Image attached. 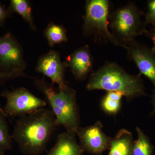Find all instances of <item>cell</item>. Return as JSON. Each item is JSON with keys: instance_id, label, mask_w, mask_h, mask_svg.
Returning <instances> with one entry per match:
<instances>
[{"instance_id": "obj_14", "label": "cell", "mask_w": 155, "mask_h": 155, "mask_svg": "<svg viewBox=\"0 0 155 155\" xmlns=\"http://www.w3.org/2000/svg\"><path fill=\"white\" fill-rule=\"evenodd\" d=\"M136 130L138 138L133 142L132 155H152L154 147L148 137L139 127Z\"/></svg>"}, {"instance_id": "obj_13", "label": "cell", "mask_w": 155, "mask_h": 155, "mask_svg": "<svg viewBox=\"0 0 155 155\" xmlns=\"http://www.w3.org/2000/svg\"><path fill=\"white\" fill-rule=\"evenodd\" d=\"M133 142L132 133L121 129L112 139L108 155H132Z\"/></svg>"}, {"instance_id": "obj_17", "label": "cell", "mask_w": 155, "mask_h": 155, "mask_svg": "<svg viewBox=\"0 0 155 155\" xmlns=\"http://www.w3.org/2000/svg\"><path fill=\"white\" fill-rule=\"evenodd\" d=\"M10 9L22 16L26 22H28L31 28L36 30L34 24L31 14V8L28 1L25 0H11Z\"/></svg>"}, {"instance_id": "obj_1", "label": "cell", "mask_w": 155, "mask_h": 155, "mask_svg": "<svg viewBox=\"0 0 155 155\" xmlns=\"http://www.w3.org/2000/svg\"><path fill=\"white\" fill-rule=\"evenodd\" d=\"M56 126L55 116L51 110L41 108L19 117L11 138L22 153L39 155L45 150Z\"/></svg>"}, {"instance_id": "obj_24", "label": "cell", "mask_w": 155, "mask_h": 155, "mask_svg": "<svg viewBox=\"0 0 155 155\" xmlns=\"http://www.w3.org/2000/svg\"><path fill=\"white\" fill-rule=\"evenodd\" d=\"M0 155H5V153H0Z\"/></svg>"}, {"instance_id": "obj_15", "label": "cell", "mask_w": 155, "mask_h": 155, "mask_svg": "<svg viewBox=\"0 0 155 155\" xmlns=\"http://www.w3.org/2000/svg\"><path fill=\"white\" fill-rule=\"evenodd\" d=\"M7 117L4 109L0 107V153H2L12 148V139L9 133Z\"/></svg>"}, {"instance_id": "obj_20", "label": "cell", "mask_w": 155, "mask_h": 155, "mask_svg": "<svg viewBox=\"0 0 155 155\" xmlns=\"http://www.w3.org/2000/svg\"><path fill=\"white\" fill-rule=\"evenodd\" d=\"M9 13L10 11L5 8L0 2V25L5 22L6 18L9 16Z\"/></svg>"}, {"instance_id": "obj_12", "label": "cell", "mask_w": 155, "mask_h": 155, "mask_svg": "<svg viewBox=\"0 0 155 155\" xmlns=\"http://www.w3.org/2000/svg\"><path fill=\"white\" fill-rule=\"evenodd\" d=\"M75 136L67 131L60 134L55 144L46 155H83L84 150Z\"/></svg>"}, {"instance_id": "obj_6", "label": "cell", "mask_w": 155, "mask_h": 155, "mask_svg": "<svg viewBox=\"0 0 155 155\" xmlns=\"http://www.w3.org/2000/svg\"><path fill=\"white\" fill-rule=\"evenodd\" d=\"M26 64L21 45L11 34L0 37V72L14 78L28 77L23 73Z\"/></svg>"}, {"instance_id": "obj_10", "label": "cell", "mask_w": 155, "mask_h": 155, "mask_svg": "<svg viewBox=\"0 0 155 155\" xmlns=\"http://www.w3.org/2000/svg\"><path fill=\"white\" fill-rule=\"evenodd\" d=\"M66 67L65 63L61 62L59 53L51 51L40 58L36 70L49 78L53 84H57L59 88H62L66 84L64 80Z\"/></svg>"}, {"instance_id": "obj_9", "label": "cell", "mask_w": 155, "mask_h": 155, "mask_svg": "<svg viewBox=\"0 0 155 155\" xmlns=\"http://www.w3.org/2000/svg\"><path fill=\"white\" fill-rule=\"evenodd\" d=\"M126 50L128 58L135 63L140 74L147 78L155 86V53L152 48L135 41Z\"/></svg>"}, {"instance_id": "obj_22", "label": "cell", "mask_w": 155, "mask_h": 155, "mask_svg": "<svg viewBox=\"0 0 155 155\" xmlns=\"http://www.w3.org/2000/svg\"><path fill=\"white\" fill-rule=\"evenodd\" d=\"M12 78H14L11 75L0 72V83Z\"/></svg>"}, {"instance_id": "obj_25", "label": "cell", "mask_w": 155, "mask_h": 155, "mask_svg": "<svg viewBox=\"0 0 155 155\" xmlns=\"http://www.w3.org/2000/svg\"></svg>"}, {"instance_id": "obj_8", "label": "cell", "mask_w": 155, "mask_h": 155, "mask_svg": "<svg viewBox=\"0 0 155 155\" xmlns=\"http://www.w3.org/2000/svg\"><path fill=\"white\" fill-rule=\"evenodd\" d=\"M103 127L101 122L98 121L91 126L80 128L77 134L84 151L101 155L109 149L112 138L104 133Z\"/></svg>"}, {"instance_id": "obj_5", "label": "cell", "mask_w": 155, "mask_h": 155, "mask_svg": "<svg viewBox=\"0 0 155 155\" xmlns=\"http://www.w3.org/2000/svg\"><path fill=\"white\" fill-rule=\"evenodd\" d=\"M109 2L107 0H89L86 2L83 17V30L85 35H94L96 39L110 41L116 45L118 42L108 28Z\"/></svg>"}, {"instance_id": "obj_3", "label": "cell", "mask_w": 155, "mask_h": 155, "mask_svg": "<svg viewBox=\"0 0 155 155\" xmlns=\"http://www.w3.org/2000/svg\"><path fill=\"white\" fill-rule=\"evenodd\" d=\"M35 84L44 94L56 118L57 126L76 135L80 129V115L76 92L67 84L56 90L44 81L35 79Z\"/></svg>"}, {"instance_id": "obj_18", "label": "cell", "mask_w": 155, "mask_h": 155, "mask_svg": "<svg viewBox=\"0 0 155 155\" xmlns=\"http://www.w3.org/2000/svg\"><path fill=\"white\" fill-rule=\"evenodd\" d=\"M121 101L114 99L106 94L102 100L101 107L105 112L110 114H117L121 108Z\"/></svg>"}, {"instance_id": "obj_2", "label": "cell", "mask_w": 155, "mask_h": 155, "mask_svg": "<svg viewBox=\"0 0 155 155\" xmlns=\"http://www.w3.org/2000/svg\"><path fill=\"white\" fill-rule=\"evenodd\" d=\"M86 88L120 92L128 100L146 95L140 75H130L115 63L105 64L92 73Z\"/></svg>"}, {"instance_id": "obj_7", "label": "cell", "mask_w": 155, "mask_h": 155, "mask_svg": "<svg viewBox=\"0 0 155 155\" xmlns=\"http://www.w3.org/2000/svg\"><path fill=\"white\" fill-rule=\"evenodd\" d=\"M1 95L6 100L4 110L7 116L21 117L47 105L45 101L35 96L24 87L5 91Z\"/></svg>"}, {"instance_id": "obj_21", "label": "cell", "mask_w": 155, "mask_h": 155, "mask_svg": "<svg viewBox=\"0 0 155 155\" xmlns=\"http://www.w3.org/2000/svg\"><path fill=\"white\" fill-rule=\"evenodd\" d=\"M146 35L152 41L153 43L152 49L155 53V27H153L150 30L147 31Z\"/></svg>"}, {"instance_id": "obj_23", "label": "cell", "mask_w": 155, "mask_h": 155, "mask_svg": "<svg viewBox=\"0 0 155 155\" xmlns=\"http://www.w3.org/2000/svg\"><path fill=\"white\" fill-rule=\"evenodd\" d=\"M152 102L154 107V112L155 113V89L153 90L152 95L151 96Z\"/></svg>"}, {"instance_id": "obj_11", "label": "cell", "mask_w": 155, "mask_h": 155, "mask_svg": "<svg viewBox=\"0 0 155 155\" xmlns=\"http://www.w3.org/2000/svg\"><path fill=\"white\" fill-rule=\"evenodd\" d=\"M64 63L66 67L71 68L77 79H86L93 68V58L88 46L76 50L67 58Z\"/></svg>"}, {"instance_id": "obj_4", "label": "cell", "mask_w": 155, "mask_h": 155, "mask_svg": "<svg viewBox=\"0 0 155 155\" xmlns=\"http://www.w3.org/2000/svg\"><path fill=\"white\" fill-rule=\"evenodd\" d=\"M142 13L133 4H130L114 11L111 17L112 34L122 47L135 42L136 37L146 34L147 30L141 20Z\"/></svg>"}, {"instance_id": "obj_19", "label": "cell", "mask_w": 155, "mask_h": 155, "mask_svg": "<svg viewBox=\"0 0 155 155\" xmlns=\"http://www.w3.org/2000/svg\"><path fill=\"white\" fill-rule=\"evenodd\" d=\"M145 25L155 27V0L148 1L147 12L145 15Z\"/></svg>"}, {"instance_id": "obj_16", "label": "cell", "mask_w": 155, "mask_h": 155, "mask_svg": "<svg viewBox=\"0 0 155 155\" xmlns=\"http://www.w3.org/2000/svg\"><path fill=\"white\" fill-rule=\"evenodd\" d=\"M45 35L51 47L68 41L66 30L61 25L51 22L45 31Z\"/></svg>"}]
</instances>
